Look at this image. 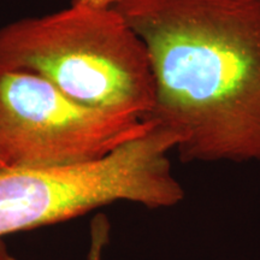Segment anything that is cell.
<instances>
[{
    "label": "cell",
    "mask_w": 260,
    "mask_h": 260,
    "mask_svg": "<svg viewBox=\"0 0 260 260\" xmlns=\"http://www.w3.org/2000/svg\"><path fill=\"white\" fill-rule=\"evenodd\" d=\"M176 140L153 126L98 160L46 169H0V239L60 223L98 207L130 201L170 207L184 191L172 175L169 153Z\"/></svg>",
    "instance_id": "3"
},
{
    "label": "cell",
    "mask_w": 260,
    "mask_h": 260,
    "mask_svg": "<svg viewBox=\"0 0 260 260\" xmlns=\"http://www.w3.org/2000/svg\"><path fill=\"white\" fill-rule=\"evenodd\" d=\"M148 53V121L182 161H260V0H123Z\"/></svg>",
    "instance_id": "1"
},
{
    "label": "cell",
    "mask_w": 260,
    "mask_h": 260,
    "mask_svg": "<svg viewBox=\"0 0 260 260\" xmlns=\"http://www.w3.org/2000/svg\"><path fill=\"white\" fill-rule=\"evenodd\" d=\"M122 2L123 0H73L71 5L89 10H98V11H106V10L116 9Z\"/></svg>",
    "instance_id": "5"
},
{
    "label": "cell",
    "mask_w": 260,
    "mask_h": 260,
    "mask_svg": "<svg viewBox=\"0 0 260 260\" xmlns=\"http://www.w3.org/2000/svg\"><path fill=\"white\" fill-rule=\"evenodd\" d=\"M153 126L84 106L30 71L0 67V169L86 164Z\"/></svg>",
    "instance_id": "4"
},
{
    "label": "cell",
    "mask_w": 260,
    "mask_h": 260,
    "mask_svg": "<svg viewBox=\"0 0 260 260\" xmlns=\"http://www.w3.org/2000/svg\"><path fill=\"white\" fill-rule=\"evenodd\" d=\"M0 67L30 71L75 102L149 122L154 80L145 44L116 9L71 5L0 29Z\"/></svg>",
    "instance_id": "2"
},
{
    "label": "cell",
    "mask_w": 260,
    "mask_h": 260,
    "mask_svg": "<svg viewBox=\"0 0 260 260\" xmlns=\"http://www.w3.org/2000/svg\"><path fill=\"white\" fill-rule=\"evenodd\" d=\"M0 260H16L9 252L5 243L2 241V239H0Z\"/></svg>",
    "instance_id": "6"
}]
</instances>
